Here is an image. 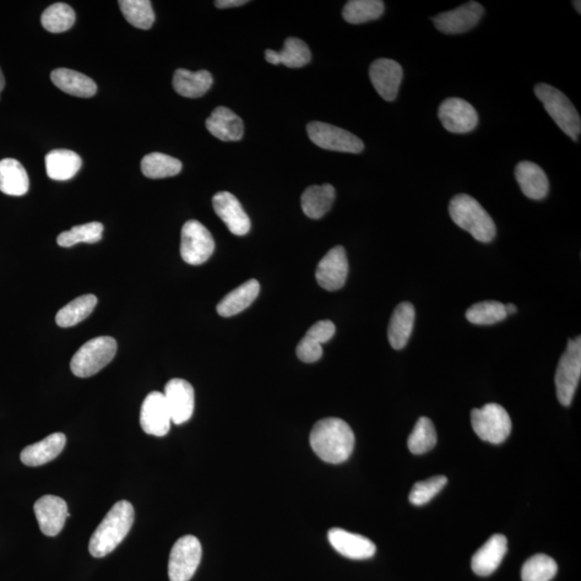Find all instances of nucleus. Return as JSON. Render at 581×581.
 <instances>
[{"label": "nucleus", "mask_w": 581, "mask_h": 581, "mask_svg": "<svg viewBox=\"0 0 581 581\" xmlns=\"http://www.w3.org/2000/svg\"><path fill=\"white\" fill-rule=\"evenodd\" d=\"M356 437L348 423L339 418H327L313 426L311 445L313 453L324 462H346L355 449Z\"/></svg>", "instance_id": "obj_1"}, {"label": "nucleus", "mask_w": 581, "mask_h": 581, "mask_svg": "<svg viewBox=\"0 0 581 581\" xmlns=\"http://www.w3.org/2000/svg\"><path fill=\"white\" fill-rule=\"evenodd\" d=\"M135 519L133 505L128 501H119L105 515L89 544V551L94 558H104L121 544L132 529Z\"/></svg>", "instance_id": "obj_2"}, {"label": "nucleus", "mask_w": 581, "mask_h": 581, "mask_svg": "<svg viewBox=\"0 0 581 581\" xmlns=\"http://www.w3.org/2000/svg\"><path fill=\"white\" fill-rule=\"evenodd\" d=\"M449 214L455 224L478 242H491L497 235V226L490 215L470 195L454 197L449 205Z\"/></svg>", "instance_id": "obj_3"}, {"label": "nucleus", "mask_w": 581, "mask_h": 581, "mask_svg": "<svg viewBox=\"0 0 581 581\" xmlns=\"http://www.w3.org/2000/svg\"><path fill=\"white\" fill-rule=\"evenodd\" d=\"M535 95L539 99L550 116L559 128H560L568 137L578 141L581 132V119L577 108L572 101L553 86L546 84H540L535 86Z\"/></svg>", "instance_id": "obj_4"}, {"label": "nucleus", "mask_w": 581, "mask_h": 581, "mask_svg": "<svg viewBox=\"0 0 581 581\" xmlns=\"http://www.w3.org/2000/svg\"><path fill=\"white\" fill-rule=\"evenodd\" d=\"M117 349V341L110 336H101L86 341L73 357L70 369L79 378L94 376L113 360Z\"/></svg>", "instance_id": "obj_5"}, {"label": "nucleus", "mask_w": 581, "mask_h": 581, "mask_svg": "<svg viewBox=\"0 0 581 581\" xmlns=\"http://www.w3.org/2000/svg\"><path fill=\"white\" fill-rule=\"evenodd\" d=\"M471 427L481 441L498 445L510 436L512 420L504 407L491 403L471 411Z\"/></svg>", "instance_id": "obj_6"}, {"label": "nucleus", "mask_w": 581, "mask_h": 581, "mask_svg": "<svg viewBox=\"0 0 581 581\" xmlns=\"http://www.w3.org/2000/svg\"><path fill=\"white\" fill-rule=\"evenodd\" d=\"M581 376V339L568 340L556 373V388L559 401L563 406L572 404Z\"/></svg>", "instance_id": "obj_7"}, {"label": "nucleus", "mask_w": 581, "mask_h": 581, "mask_svg": "<svg viewBox=\"0 0 581 581\" xmlns=\"http://www.w3.org/2000/svg\"><path fill=\"white\" fill-rule=\"evenodd\" d=\"M202 545L193 535L179 539L171 551L168 577L171 581H189L202 560Z\"/></svg>", "instance_id": "obj_8"}, {"label": "nucleus", "mask_w": 581, "mask_h": 581, "mask_svg": "<svg viewBox=\"0 0 581 581\" xmlns=\"http://www.w3.org/2000/svg\"><path fill=\"white\" fill-rule=\"evenodd\" d=\"M307 133L313 143L320 148L358 154L364 150L363 141L348 130L323 122L307 125Z\"/></svg>", "instance_id": "obj_9"}, {"label": "nucleus", "mask_w": 581, "mask_h": 581, "mask_svg": "<svg viewBox=\"0 0 581 581\" xmlns=\"http://www.w3.org/2000/svg\"><path fill=\"white\" fill-rule=\"evenodd\" d=\"M216 243L207 227L197 220H189L182 227L180 253L184 262L200 265L213 255Z\"/></svg>", "instance_id": "obj_10"}, {"label": "nucleus", "mask_w": 581, "mask_h": 581, "mask_svg": "<svg viewBox=\"0 0 581 581\" xmlns=\"http://www.w3.org/2000/svg\"><path fill=\"white\" fill-rule=\"evenodd\" d=\"M438 118L450 133L467 134L478 125V113L470 102L458 97L445 100L438 108Z\"/></svg>", "instance_id": "obj_11"}, {"label": "nucleus", "mask_w": 581, "mask_h": 581, "mask_svg": "<svg viewBox=\"0 0 581 581\" xmlns=\"http://www.w3.org/2000/svg\"><path fill=\"white\" fill-rule=\"evenodd\" d=\"M485 9L476 2L466 3L459 8L434 16L436 29L446 35H459L480 23Z\"/></svg>", "instance_id": "obj_12"}, {"label": "nucleus", "mask_w": 581, "mask_h": 581, "mask_svg": "<svg viewBox=\"0 0 581 581\" xmlns=\"http://www.w3.org/2000/svg\"><path fill=\"white\" fill-rule=\"evenodd\" d=\"M172 422L164 393L154 391L146 395L140 411V426L145 433L157 437L165 436L171 430Z\"/></svg>", "instance_id": "obj_13"}, {"label": "nucleus", "mask_w": 581, "mask_h": 581, "mask_svg": "<svg viewBox=\"0 0 581 581\" xmlns=\"http://www.w3.org/2000/svg\"><path fill=\"white\" fill-rule=\"evenodd\" d=\"M349 273V263L344 247L330 249L320 260L316 279L320 286L328 291H338L346 284Z\"/></svg>", "instance_id": "obj_14"}, {"label": "nucleus", "mask_w": 581, "mask_h": 581, "mask_svg": "<svg viewBox=\"0 0 581 581\" xmlns=\"http://www.w3.org/2000/svg\"><path fill=\"white\" fill-rule=\"evenodd\" d=\"M164 396L175 425H182L191 419L195 406L191 383L180 378L172 379L165 385Z\"/></svg>", "instance_id": "obj_15"}, {"label": "nucleus", "mask_w": 581, "mask_h": 581, "mask_svg": "<svg viewBox=\"0 0 581 581\" xmlns=\"http://www.w3.org/2000/svg\"><path fill=\"white\" fill-rule=\"evenodd\" d=\"M369 78L384 101H393L398 97L403 80V68L393 59L379 58L371 65Z\"/></svg>", "instance_id": "obj_16"}, {"label": "nucleus", "mask_w": 581, "mask_h": 581, "mask_svg": "<svg viewBox=\"0 0 581 581\" xmlns=\"http://www.w3.org/2000/svg\"><path fill=\"white\" fill-rule=\"evenodd\" d=\"M34 512L42 533L51 537L59 534L70 515L67 503L56 496H45L38 499Z\"/></svg>", "instance_id": "obj_17"}, {"label": "nucleus", "mask_w": 581, "mask_h": 581, "mask_svg": "<svg viewBox=\"0 0 581 581\" xmlns=\"http://www.w3.org/2000/svg\"><path fill=\"white\" fill-rule=\"evenodd\" d=\"M216 214L227 229L236 236H244L251 229V222L239 200L229 192L216 193L213 198Z\"/></svg>", "instance_id": "obj_18"}, {"label": "nucleus", "mask_w": 581, "mask_h": 581, "mask_svg": "<svg viewBox=\"0 0 581 581\" xmlns=\"http://www.w3.org/2000/svg\"><path fill=\"white\" fill-rule=\"evenodd\" d=\"M328 539L336 551L352 560H365L376 553V546L371 540L343 529H330Z\"/></svg>", "instance_id": "obj_19"}, {"label": "nucleus", "mask_w": 581, "mask_h": 581, "mask_svg": "<svg viewBox=\"0 0 581 581\" xmlns=\"http://www.w3.org/2000/svg\"><path fill=\"white\" fill-rule=\"evenodd\" d=\"M515 180L526 198L541 200L550 192V181L546 172L535 163L520 162L515 170Z\"/></svg>", "instance_id": "obj_20"}, {"label": "nucleus", "mask_w": 581, "mask_h": 581, "mask_svg": "<svg viewBox=\"0 0 581 581\" xmlns=\"http://www.w3.org/2000/svg\"><path fill=\"white\" fill-rule=\"evenodd\" d=\"M507 552V539L496 534L471 559V568L480 577H489L497 571Z\"/></svg>", "instance_id": "obj_21"}, {"label": "nucleus", "mask_w": 581, "mask_h": 581, "mask_svg": "<svg viewBox=\"0 0 581 581\" xmlns=\"http://www.w3.org/2000/svg\"><path fill=\"white\" fill-rule=\"evenodd\" d=\"M66 445L63 433H54L42 441L30 445L21 453V461L27 466H40L57 459Z\"/></svg>", "instance_id": "obj_22"}, {"label": "nucleus", "mask_w": 581, "mask_h": 581, "mask_svg": "<svg viewBox=\"0 0 581 581\" xmlns=\"http://www.w3.org/2000/svg\"><path fill=\"white\" fill-rule=\"evenodd\" d=\"M415 318L416 312L412 304L404 302L396 306L388 329V339L393 349H403L409 343L414 330Z\"/></svg>", "instance_id": "obj_23"}, {"label": "nucleus", "mask_w": 581, "mask_h": 581, "mask_svg": "<svg viewBox=\"0 0 581 581\" xmlns=\"http://www.w3.org/2000/svg\"><path fill=\"white\" fill-rule=\"evenodd\" d=\"M209 133L222 141H238L243 136V122L229 108L218 107L206 121Z\"/></svg>", "instance_id": "obj_24"}, {"label": "nucleus", "mask_w": 581, "mask_h": 581, "mask_svg": "<svg viewBox=\"0 0 581 581\" xmlns=\"http://www.w3.org/2000/svg\"><path fill=\"white\" fill-rule=\"evenodd\" d=\"M51 80L54 85L64 93L83 99L93 97L97 92V85L94 80H92L84 74L75 72L67 68H58L53 70Z\"/></svg>", "instance_id": "obj_25"}, {"label": "nucleus", "mask_w": 581, "mask_h": 581, "mask_svg": "<svg viewBox=\"0 0 581 581\" xmlns=\"http://www.w3.org/2000/svg\"><path fill=\"white\" fill-rule=\"evenodd\" d=\"M214 84L213 75L207 70L189 72L187 69H178L173 75V89L179 95L188 99H198L211 88Z\"/></svg>", "instance_id": "obj_26"}, {"label": "nucleus", "mask_w": 581, "mask_h": 581, "mask_svg": "<svg viewBox=\"0 0 581 581\" xmlns=\"http://www.w3.org/2000/svg\"><path fill=\"white\" fill-rule=\"evenodd\" d=\"M260 284L258 280L251 279L244 282L241 286L236 287L216 306V312L222 317L229 318L242 313L257 300L260 293Z\"/></svg>", "instance_id": "obj_27"}, {"label": "nucleus", "mask_w": 581, "mask_h": 581, "mask_svg": "<svg viewBox=\"0 0 581 581\" xmlns=\"http://www.w3.org/2000/svg\"><path fill=\"white\" fill-rule=\"evenodd\" d=\"M30 189V178L23 165L14 159L0 161V191L10 197H23Z\"/></svg>", "instance_id": "obj_28"}, {"label": "nucleus", "mask_w": 581, "mask_h": 581, "mask_svg": "<svg viewBox=\"0 0 581 581\" xmlns=\"http://www.w3.org/2000/svg\"><path fill=\"white\" fill-rule=\"evenodd\" d=\"M81 166L83 160L74 151L53 150L46 156L47 175L52 180H69L77 175Z\"/></svg>", "instance_id": "obj_29"}, {"label": "nucleus", "mask_w": 581, "mask_h": 581, "mask_svg": "<svg viewBox=\"0 0 581 581\" xmlns=\"http://www.w3.org/2000/svg\"><path fill=\"white\" fill-rule=\"evenodd\" d=\"M265 58L273 65H285L289 68H301L305 66L312 59V53L305 42L298 38L290 37L285 42V47L280 52L266 50Z\"/></svg>", "instance_id": "obj_30"}, {"label": "nucleus", "mask_w": 581, "mask_h": 581, "mask_svg": "<svg viewBox=\"0 0 581 581\" xmlns=\"http://www.w3.org/2000/svg\"><path fill=\"white\" fill-rule=\"evenodd\" d=\"M335 197V189L330 184L307 188L301 199L304 214L313 220L321 219L332 208Z\"/></svg>", "instance_id": "obj_31"}, {"label": "nucleus", "mask_w": 581, "mask_h": 581, "mask_svg": "<svg viewBox=\"0 0 581 581\" xmlns=\"http://www.w3.org/2000/svg\"><path fill=\"white\" fill-rule=\"evenodd\" d=\"M97 305V297L93 295H86L75 298L59 311L56 317L58 327L72 328L93 313Z\"/></svg>", "instance_id": "obj_32"}, {"label": "nucleus", "mask_w": 581, "mask_h": 581, "mask_svg": "<svg viewBox=\"0 0 581 581\" xmlns=\"http://www.w3.org/2000/svg\"><path fill=\"white\" fill-rule=\"evenodd\" d=\"M182 170V163L175 157L159 154L145 155L141 161V172L146 178L163 179L178 175Z\"/></svg>", "instance_id": "obj_33"}, {"label": "nucleus", "mask_w": 581, "mask_h": 581, "mask_svg": "<svg viewBox=\"0 0 581 581\" xmlns=\"http://www.w3.org/2000/svg\"><path fill=\"white\" fill-rule=\"evenodd\" d=\"M383 13L382 0H350L345 4L343 18L350 24H363L379 19Z\"/></svg>", "instance_id": "obj_34"}, {"label": "nucleus", "mask_w": 581, "mask_h": 581, "mask_svg": "<svg viewBox=\"0 0 581 581\" xmlns=\"http://www.w3.org/2000/svg\"><path fill=\"white\" fill-rule=\"evenodd\" d=\"M75 22V11L70 5L63 3L53 4L41 15L43 29L53 34L67 31Z\"/></svg>", "instance_id": "obj_35"}, {"label": "nucleus", "mask_w": 581, "mask_h": 581, "mask_svg": "<svg viewBox=\"0 0 581 581\" xmlns=\"http://www.w3.org/2000/svg\"><path fill=\"white\" fill-rule=\"evenodd\" d=\"M124 18L140 30H149L155 21L154 11L149 0H119Z\"/></svg>", "instance_id": "obj_36"}, {"label": "nucleus", "mask_w": 581, "mask_h": 581, "mask_svg": "<svg viewBox=\"0 0 581 581\" xmlns=\"http://www.w3.org/2000/svg\"><path fill=\"white\" fill-rule=\"evenodd\" d=\"M436 443L437 434L433 422L428 418H420L409 438L410 453L414 454L427 453L436 447Z\"/></svg>", "instance_id": "obj_37"}, {"label": "nucleus", "mask_w": 581, "mask_h": 581, "mask_svg": "<svg viewBox=\"0 0 581 581\" xmlns=\"http://www.w3.org/2000/svg\"><path fill=\"white\" fill-rule=\"evenodd\" d=\"M507 318L505 305L496 301H486L475 304L466 312V319L476 325H492Z\"/></svg>", "instance_id": "obj_38"}, {"label": "nucleus", "mask_w": 581, "mask_h": 581, "mask_svg": "<svg viewBox=\"0 0 581 581\" xmlns=\"http://www.w3.org/2000/svg\"><path fill=\"white\" fill-rule=\"evenodd\" d=\"M104 225L100 222H91L84 225L74 226L72 230L59 233L58 246L69 248L80 242L96 243L101 242Z\"/></svg>", "instance_id": "obj_39"}, {"label": "nucleus", "mask_w": 581, "mask_h": 581, "mask_svg": "<svg viewBox=\"0 0 581 581\" xmlns=\"http://www.w3.org/2000/svg\"><path fill=\"white\" fill-rule=\"evenodd\" d=\"M557 572L558 566L552 558L536 555L524 563L521 577L524 581H550Z\"/></svg>", "instance_id": "obj_40"}, {"label": "nucleus", "mask_w": 581, "mask_h": 581, "mask_svg": "<svg viewBox=\"0 0 581 581\" xmlns=\"http://www.w3.org/2000/svg\"><path fill=\"white\" fill-rule=\"evenodd\" d=\"M446 476H436L425 481L417 482L411 489L409 501L416 506H421L431 501L447 485Z\"/></svg>", "instance_id": "obj_41"}, {"label": "nucleus", "mask_w": 581, "mask_h": 581, "mask_svg": "<svg viewBox=\"0 0 581 581\" xmlns=\"http://www.w3.org/2000/svg\"><path fill=\"white\" fill-rule=\"evenodd\" d=\"M296 355L303 362H317L323 355L322 345L305 335L297 345Z\"/></svg>", "instance_id": "obj_42"}, {"label": "nucleus", "mask_w": 581, "mask_h": 581, "mask_svg": "<svg viewBox=\"0 0 581 581\" xmlns=\"http://www.w3.org/2000/svg\"><path fill=\"white\" fill-rule=\"evenodd\" d=\"M336 332L335 324L330 320H322L314 323L311 329L307 330L306 336L309 339L316 340L320 345L328 343L333 338Z\"/></svg>", "instance_id": "obj_43"}, {"label": "nucleus", "mask_w": 581, "mask_h": 581, "mask_svg": "<svg viewBox=\"0 0 581 581\" xmlns=\"http://www.w3.org/2000/svg\"><path fill=\"white\" fill-rule=\"evenodd\" d=\"M247 3V0H218L215 4L220 9H227L241 7V5L246 4Z\"/></svg>", "instance_id": "obj_44"}, {"label": "nucleus", "mask_w": 581, "mask_h": 581, "mask_svg": "<svg viewBox=\"0 0 581 581\" xmlns=\"http://www.w3.org/2000/svg\"><path fill=\"white\" fill-rule=\"evenodd\" d=\"M505 311H506L507 316H509V314L517 313V307L514 304H508V305H505Z\"/></svg>", "instance_id": "obj_45"}, {"label": "nucleus", "mask_w": 581, "mask_h": 581, "mask_svg": "<svg viewBox=\"0 0 581 581\" xmlns=\"http://www.w3.org/2000/svg\"><path fill=\"white\" fill-rule=\"evenodd\" d=\"M4 85H5V83H4V74L2 72V69H0V93H2L3 90L4 89Z\"/></svg>", "instance_id": "obj_46"}, {"label": "nucleus", "mask_w": 581, "mask_h": 581, "mask_svg": "<svg viewBox=\"0 0 581 581\" xmlns=\"http://www.w3.org/2000/svg\"><path fill=\"white\" fill-rule=\"evenodd\" d=\"M573 4H574L575 9H577V13L580 14V13H581V10H580L581 3L580 2H573Z\"/></svg>", "instance_id": "obj_47"}]
</instances>
